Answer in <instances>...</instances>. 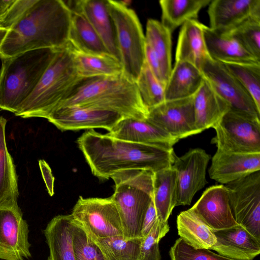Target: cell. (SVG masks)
I'll return each mask as SVG.
<instances>
[{"mask_svg": "<svg viewBox=\"0 0 260 260\" xmlns=\"http://www.w3.org/2000/svg\"><path fill=\"white\" fill-rule=\"evenodd\" d=\"M211 0H161V24L171 33L190 20H198L201 10Z\"/></svg>", "mask_w": 260, "mask_h": 260, "instance_id": "cell-31", "label": "cell"}, {"mask_svg": "<svg viewBox=\"0 0 260 260\" xmlns=\"http://www.w3.org/2000/svg\"><path fill=\"white\" fill-rule=\"evenodd\" d=\"M73 247L76 260H108L94 240L75 222Z\"/></svg>", "mask_w": 260, "mask_h": 260, "instance_id": "cell-38", "label": "cell"}, {"mask_svg": "<svg viewBox=\"0 0 260 260\" xmlns=\"http://www.w3.org/2000/svg\"><path fill=\"white\" fill-rule=\"evenodd\" d=\"M7 122L0 116V205L13 206L18 205L19 193L15 166L7 146Z\"/></svg>", "mask_w": 260, "mask_h": 260, "instance_id": "cell-30", "label": "cell"}, {"mask_svg": "<svg viewBox=\"0 0 260 260\" xmlns=\"http://www.w3.org/2000/svg\"><path fill=\"white\" fill-rule=\"evenodd\" d=\"M205 25L198 20H190L181 27L178 36L176 61L190 63L200 69L208 54L204 35Z\"/></svg>", "mask_w": 260, "mask_h": 260, "instance_id": "cell-26", "label": "cell"}, {"mask_svg": "<svg viewBox=\"0 0 260 260\" xmlns=\"http://www.w3.org/2000/svg\"><path fill=\"white\" fill-rule=\"evenodd\" d=\"M123 74L136 82L145 62V37L135 12L123 2L107 0Z\"/></svg>", "mask_w": 260, "mask_h": 260, "instance_id": "cell-7", "label": "cell"}, {"mask_svg": "<svg viewBox=\"0 0 260 260\" xmlns=\"http://www.w3.org/2000/svg\"><path fill=\"white\" fill-rule=\"evenodd\" d=\"M153 175L151 171L133 169L118 171L111 177L115 184L112 197L125 238H142L143 219L153 199Z\"/></svg>", "mask_w": 260, "mask_h": 260, "instance_id": "cell-6", "label": "cell"}, {"mask_svg": "<svg viewBox=\"0 0 260 260\" xmlns=\"http://www.w3.org/2000/svg\"><path fill=\"white\" fill-rule=\"evenodd\" d=\"M77 143L93 175L102 179L121 170L169 168L176 155L173 149L124 141L94 129L82 134Z\"/></svg>", "mask_w": 260, "mask_h": 260, "instance_id": "cell-2", "label": "cell"}, {"mask_svg": "<svg viewBox=\"0 0 260 260\" xmlns=\"http://www.w3.org/2000/svg\"><path fill=\"white\" fill-rule=\"evenodd\" d=\"M193 96L166 100L149 109L146 119L179 140L196 135Z\"/></svg>", "mask_w": 260, "mask_h": 260, "instance_id": "cell-14", "label": "cell"}, {"mask_svg": "<svg viewBox=\"0 0 260 260\" xmlns=\"http://www.w3.org/2000/svg\"><path fill=\"white\" fill-rule=\"evenodd\" d=\"M66 3L71 12L68 47L74 51L83 53L110 54L100 36L78 7L76 1H69Z\"/></svg>", "mask_w": 260, "mask_h": 260, "instance_id": "cell-21", "label": "cell"}, {"mask_svg": "<svg viewBox=\"0 0 260 260\" xmlns=\"http://www.w3.org/2000/svg\"><path fill=\"white\" fill-rule=\"evenodd\" d=\"M39 166L48 192L50 196L54 194V178L49 165L43 159L39 160Z\"/></svg>", "mask_w": 260, "mask_h": 260, "instance_id": "cell-42", "label": "cell"}, {"mask_svg": "<svg viewBox=\"0 0 260 260\" xmlns=\"http://www.w3.org/2000/svg\"><path fill=\"white\" fill-rule=\"evenodd\" d=\"M222 63L249 93L260 111V63Z\"/></svg>", "mask_w": 260, "mask_h": 260, "instance_id": "cell-36", "label": "cell"}, {"mask_svg": "<svg viewBox=\"0 0 260 260\" xmlns=\"http://www.w3.org/2000/svg\"><path fill=\"white\" fill-rule=\"evenodd\" d=\"M57 50L37 49L1 58V110L15 113L38 85Z\"/></svg>", "mask_w": 260, "mask_h": 260, "instance_id": "cell-5", "label": "cell"}, {"mask_svg": "<svg viewBox=\"0 0 260 260\" xmlns=\"http://www.w3.org/2000/svg\"><path fill=\"white\" fill-rule=\"evenodd\" d=\"M28 226L18 205H0V259L24 260L31 256Z\"/></svg>", "mask_w": 260, "mask_h": 260, "instance_id": "cell-12", "label": "cell"}, {"mask_svg": "<svg viewBox=\"0 0 260 260\" xmlns=\"http://www.w3.org/2000/svg\"><path fill=\"white\" fill-rule=\"evenodd\" d=\"M75 222L71 214L58 215L44 233L49 249L47 260H76L73 247Z\"/></svg>", "mask_w": 260, "mask_h": 260, "instance_id": "cell-24", "label": "cell"}, {"mask_svg": "<svg viewBox=\"0 0 260 260\" xmlns=\"http://www.w3.org/2000/svg\"><path fill=\"white\" fill-rule=\"evenodd\" d=\"M71 215L93 239L123 236L120 214L112 196L106 198L80 196Z\"/></svg>", "mask_w": 260, "mask_h": 260, "instance_id": "cell-9", "label": "cell"}, {"mask_svg": "<svg viewBox=\"0 0 260 260\" xmlns=\"http://www.w3.org/2000/svg\"><path fill=\"white\" fill-rule=\"evenodd\" d=\"M169 231L168 222L161 223L157 219L150 232L142 238L140 260H160L159 242Z\"/></svg>", "mask_w": 260, "mask_h": 260, "instance_id": "cell-40", "label": "cell"}, {"mask_svg": "<svg viewBox=\"0 0 260 260\" xmlns=\"http://www.w3.org/2000/svg\"><path fill=\"white\" fill-rule=\"evenodd\" d=\"M260 170V153H241L216 150L209 169L210 178L225 185Z\"/></svg>", "mask_w": 260, "mask_h": 260, "instance_id": "cell-18", "label": "cell"}, {"mask_svg": "<svg viewBox=\"0 0 260 260\" xmlns=\"http://www.w3.org/2000/svg\"><path fill=\"white\" fill-rule=\"evenodd\" d=\"M214 234L216 242L211 249L228 258L253 260L260 252V240L239 224Z\"/></svg>", "mask_w": 260, "mask_h": 260, "instance_id": "cell-20", "label": "cell"}, {"mask_svg": "<svg viewBox=\"0 0 260 260\" xmlns=\"http://www.w3.org/2000/svg\"><path fill=\"white\" fill-rule=\"evenodd\" d=\"M224 34L234 38L248 52L260 60V19H250Z\"/></svg>", "mask_w": 260, "mask_h": 260, "instance_id": "cell-37", "label": "cell"}, {"mask_svg": "<svg viewBox=\"0 0 260 260\" xmlns=\"http://www.w3.org/2000/svg\"><path fill=\"white\" fill-rule=\"evenodd\" d=\"M200 70L204 78L230 109L260 118V111L247 90L224 64L211 58L202 61Z\"/></svg>", "mask_w": 260, "mask_h": 260, "instance_id": "cell-11", "label": "cell"}, {"mask_svg": "<svg viewBox=\"0 0 260 260\" xmlns=\"http://www.w3.org/2000/svg\"><path fill=\"white\" fill-rule=\"evenodd\" d=\"M204 35L208 54L222 63H260L234 38L219 33L205 25Z\"/></svg>", "mask_w": 260, "mask_h": 260, "instance_id": "cell-23", "label": "cell"}, {"mask_svg": "<svg viewBox=\"0 0 260 260\" xmlns=\"http://www.w3.org/2000/svg\"><path fill=\"white\" fill-rule=\"evenodd\" d=\"M178 235L196 249H211L216 242L214 232L191 208L177 216Z\"/></svg>", "mask_w": 260, "mask_h": 260, "instance_id": "cell-28", "label": "cell"}, {"mask_svg": "<svg viewBox=\"0 0 260 260\" xmlns=\"http://www.w3.org/2000/svg\"><path fill=\"white\" fill-rule=\"evenodd\" d=\"M16 0H0V26L6 20Z\"/></svg>", "mask_w": 260, "mask_h": 260, "instance_id": "cell-43", "label": "cell"}, {"mask_svg": "<svg viewBox=\"0 0 260 260\" xmlns=\"http://www.w3.org/2000/svg\"><path fill=\"white\" fill-rule=\"evenodd\" d=\"M153 201L159 222H168L177 202V174L172 167L154 172Z\"/></svg>", "mask_w": 260, "mask_h": 260, "instance_id": "cell-29", "label": "cell"}, {"mask_svg": "<svg viewBox=\"0 0 260 260\" xmlns=\"http://www.w3.org/2000/svg\"><path fill=\"white\" fill-rule=\"evenodd\" d=\"M123 118L114 112L72 106L57 108L47 119L62 131L103 128L110 132Z\"/></svg>", "mask_w": 260, "mask_h": 260, "instance_id": "cell-15", "label": "cell"}, {"mask_svg": "<svg viewBox=\"0 0 260 260\" xmlns=\"http://www.w3.org/2000/svg\"><path fill=\"white\" fill-rule=\"evenodd\" d=\"M72 51L75 67L82 78L112 76L123 73L120 60L110 54H91Z\"/></svg>", "mask_w": 260, "mask_h": 260, "instance_id": "cell-33", "label": "cell"}, {"mask_svg": "<svg viewBox=\"0 0 260 260\" xmlns=\"http://www.w3.org/2000/svg\"><path fill=\"white\" fill-rule=\"evenodd\" d=\"M76 2L109 53L119 60L115 27L107 0H79Z\"/></svg>", "mask_w": 260, "mask_h": 260, "instance_id": "cell-25", "label": "cell"}, {"mask_svg": "<svg viewBox=\"0 0 260 260\" xmlns=\"http://www.w3.org/2000/svg\"><path fill=\"white\" fill-rule=\"evenodd\" d=\"M172 33L157 20L149 19L146 24L145 42L158 58L165 85L171 73Z\"/></svg>", "mask_w": 260, "mask_h": 260, "instance_id": "cell-32", "label": "cell"}, {"mask_svg": "<svg viewBox=\"0 0 260 260\" xmlns=\"http://www.w3.org/2000/svg\"><path fill=\"white\" fill-rule=\"evenodd\" d=\"M157 219L156 211L152 199L143 219L141 229L142 238L146 237L150 232Z\"/></svg>", "mask_w": 260, "mask_h": 260, "instance_id": "cell-41", "label": "cell"}, {"mask_svg": "<svg viewBox=\"0 0 260 260\" xmlns=\"http://www.w3.org/2000/svg\"><path fill=\"white\" fill-rule=\"evenodd\" d=\"M93 240L108 260H140L142 238L114 236Z\"/></svg>", "mask_w": 260, "mask_h": 260, "instance_id": "cell-34", "label": "cell"}, {"mask_svg": "<svg viewBox=\"0 0 260 260\" xmlns=\"http://www.w3.org/2000/svg\"><path fill=\"white\" fill-rule=\"evenodd\" d=\"M204 80L200 70L185 61H176L165 86V101L193 96Z\"/></svg>", "mask_w": 260, "mask_h": 260, "instance_id": "cell-27", "label": "cell"}, {"mask_svg": "<svg viewBox=\"0 0 260 260\" xmlns=\"http://www.w3.org/2000/svg\"><path fill=\"white\" fill-rule=\"evenodd\" d=\"M136 83L142 101L148 110L165 101V85L153 75L146 62Z\"/></svg>", "mask_w": 260, "mask_h": 260, "instance_id": "cell-35", "label": "cell"}, {"mask_svg": "<svg viewBox=\"0 0 260 260\" xmlns=\"http://www.w3.org/2000/svg\"><path fill=\"white\" fill-rule=\"evenodd\" d=\"M122 140L159 146L169 149L179 141L147 119L124 117L107 134Z\"/></svg>", "mask_w": 260, "mask_h": 260, "instance_id": "cell-19", "label": "cell"}, {"mask_svg": "<svg viewBox=\"0 0 260 260\" xmlns=\"http://www.w3.org/2000/svg\"><path fill=\"white\" fill-rule=\"evenodd\" d=\"M191 209L214 232L238 225L232 213L228 189L224 185L207 188Z\"/></svg>", "mask_w": 260, "mask_h": 260, "instance_id": "cell-17", "label": "cell"}, {"mask_svg": "<svg viewBox=\"0 0 260 260\" xmlns=\"http://www.w3.org/2000/svg\"><path fill=\"white\" fill-rule=\"evenodd\" d=\"M169 254L171 260H234L207 249H196L180 237L171 247Z\"/></svg>", "mask_w": 260, "mask_h": 260, "instance_id": "cell-39", "label": "cell"}, {"mask_svg": "<svg viewBox=\"0 0 260 260\" xmlns=\"http://www.w3.org/2000/svg\"><path fill=\"white\" fill-rule=\"evenodd\" d=\"M212 143L217 150L241 153H260V118L230 109L213 127Z\"/></svg>", "mask_w": 260, "mask_h": 260, "instance_id": "cell-8", "label": "cell"}, {"mask_svg": "<svg viewBox=\"0 0 260 260\" xmlns=\"http://www.w3.org/2000/svg\"><path fill=\"white\" fill-rule=\"evenodd\" d=\"M238 224L260 240V172L224 185Z\"/></svg>", "mask_w": 260, "mask_h": 260, "instance_id": "cell-10", "label": "cell"}, {"mask_svg": "<svg viewBox=\"0 0 260 260\" xmlns=\"http://www.w3.org/2000/svg\"><path fill=\"white\" fill-rule=\"evenodd\" d=\"M8 30V29L7 28L2 26H0V48L7 35Z\"/></svg>", "mask_w": 260, "mask_h": 260, "instance_id": "cell-44", "label": "cell"}, {"mask_svg": "<svg viewBox=\"0 0 260 260\" xmlns=\"http://www.w3.org/2000/svg\"><path fill=\"white\" fill-rule=\"evenodd\" d=\"M208 13L209 27L226 34L250 19H260V0H211Z\"/></svg>", "mask_w": 260, "mask_h": 260, "instance_id": "cell-16", "label": "cell"}, {"mask_svg": "<svg viewBox=\"0 0 260 260\" xmlns=\"http://www.w3.org/2000/svg\"><path fill=\"white\" fill-rule=\"evenodd\" d=\"M210 156L201 148L175 156L172 165L177 174V206L189 205L195 194L207 183L206 169Z\"/></svg>", "mask_w": 260, "mask_h": 260, "instance_id": "cell-13", "label": "cell"}, {"mask_svg": "<svg viewBox=\"0 0 260 260\" xmlns=\"http://www.w3.org/2000/svg\"><path fill=\"white\" fill-rule=\"evenodd\" d=\"M71 12L65 1L31 0L9 24L0 48V58L37 49L67 46Z\"/></svg>", "mask_w": 260, "mask_h": 260, "instance_id": "cell-1", "label": "cell"}, {"mask_svg": "<svg viewBox=\"0 0 260 260\" xmlns=\"http://www.w3.org/2000/svg\"><path fill=\"white\" fill-rule=\"evenodd\" d=\"M193 101L197 134L213 128L230 110L229 104L215 92L205 79L193 95Z\"/></svg>", "mask_w": 260, "mask_h": 260, "instance_id": "cell-22", "label": "cell"}, {"mask_svg": "<svg viewBox=\"0 0 260 260\" xmlns=\"http://www.w3.org/2000/svg\"><path fill=\"white\" fill-rule=\"evenodd\" d=\"M72 106L114 112L137 119H146L148 114L136 82L123 73L81 78L57 108Z\"/></svg>", "mask_w": 260, "mask_h": 260, "instance_id": "cell-3", "label": "cell"}, {"mask_svg": "<svg viewBox=\"0 0 260 260\" xmlns=\"http://www.w3.org/2000/svg\"><path fill=\"white\" fill-rule=\"evenodd\" d=\"M81 78L71 49L67 45L58 49L34 91L14 114L47 119Z\"/></svg>", "mask_w": 260, "mask_h": 260, "instance_id": "cell-4", "label": "cell"}]
</instances>
